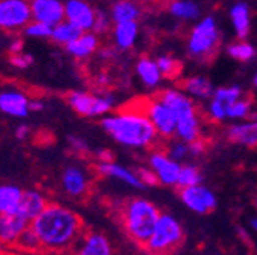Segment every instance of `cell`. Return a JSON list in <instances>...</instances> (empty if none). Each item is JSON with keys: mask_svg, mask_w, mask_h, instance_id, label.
<instances>
[{"mask_svg": "<svg viewBox=\"0 0 257 255\" xmlns=\"http://www.w3.org/2000/svg\"><path fill=\"white\" fill-rule=\"evenodd\" d=\"M29 226L40 241L42 252L52 255L69 253L84 232L81 217L57 202H49Z\"/></svg>", "mask_w": 257, "mask_h": 255, "instance_id": "obj_1", "label": "cell"}, {"mask_svg": "<svg viewBox=\"0 0 257 255\" xmlns=\"http://www.w3.org/2000/svg\"><path fill=\"white\" fill-rule=\"evenodd\" d=\"M101 129L118 145L131 150L150 148L159 138L149 116L135 106L113 110L103 116Z\"/></svg>", "mask_w": 257, "mask_h": 255, "instance_id": "obj_2", "label": "cell"}, {"mask_svg": "<svg viewBox=\"0 0 257 255\" xmlns=\"http://www.w3.org/2000/svg\"><path fill=\"white\" fill-rule=\"evenodd\" d=\"M156 97L166 103L176 118V138L190 144L201 139L202 122L199 116V110L182 89L167 87L159 90Z\"/></svg>", "mask_w": 257, "mask_h": 255, "instance_id": "obj_3", "label": "cell"}, {"mask_svg": "<svg viewBox=\"0 0 257 255\" xmlns=\"http://www.w3.org/2000/svg\"><path fill=\"white\" fill-rule=\"evenodd\" d=\"M159 208L146 197H132L119 208V221L125 235L137 244H144L159 218Z\"/></svg>", "mask_w": 257, "mask_h": 255, "instance_id": "obj_4", "label": "cell"}, {"mask_svg": "<svg viewBox=\"0 0 257 255\" xmlns=\"http://www.w3.org/2000/svg\"><path fill=\"white\" fill-rule=\"evenodd\" d=\"M222 43V33L217 20L213 16H205L195 22L187 36V55L201 63L210 61L219 51Z\"/></svg>", "mask_w": 257, "mask_h": 255, "instance_id": "obj_5", "label": "cell"}, {"mask_svg": "<svg viewBox=\"0 0 257 255\" xmlns=\"http://www.w3.org/2000/svg\"><path fill=\"white\" fill-rule=\"evenodd\" d=\"M185 234L181 221L169 212H161L152 235L143 244L149 255H172L184 241Z\"/></svg>", "mask_w": 257, "mask_h": 255, "instance_id": "obj_6", "label": "cell"}, {"mask_svg": "<svg viewBox=\"0 0 257 255\" xmlns=\"http://www.w3.org/2000/svg\"><path fill=\"white\" fill-rule=\"evenodd\" d=\"M66 101L77 115L84 118H103L113 112L116 106L115 95L106 90L100 93L72 90L71 93H68Z\"/></svg>", "mask_w": 257, "mask_h": 255, "instance_id": "obj_7", "label": "cell"}, {"mask_svg": "<svg viewBox=\"0 0 257 255\" xmlns=\"http://www.w3.org/2000/svg\"><path fill=\"white\" fill-rule=\"evenodd\" d=\"M32 20L29 0H0V31L17 33Z\"/></svg>", "mask_w": 257, "mask_h": 255, "instance_id": "obj_8", "label": "cell"}, {"mask_svg": "<svg viewBox=\"0 0 257 255\" xmlns=\"http://www.w3.org/2000/svg\"><path fill=\"white\" fill-rule=\"evenodd\" d=\"M243 97V90L240 86H222L216 87L211 98L207 101V116L213 122H223L228 119V109L236 103L239 98Z\"/></svg>", "mask_w": 257, "mask_h": 255, "instance_id": "obj_9", "label": "cell"}, {"mask_svg": "<svg viewBox=\"0 0 257 255\" xmlns=\"http://www.w3.org/2000/svg\"><path fill=\"white\" fill-rule=\"evenodd\" d=\"M143 110L152 121L155 130L158 132V136L164 139L176 136V118L166 103L155 97L144 103Z\"/></svg>", "mask_w": 257, "mask_h": 255, "instance_id": "obj_10", "label": "cell"}, {"mask_svg": "<svg viewBox=\"0 0 257 255\" xmlns=\"http://www.w3.org/2000/svg\"><path fill=\"white\" fill-rule=\"evenodd\" d=\"M179 197H181V202L185 205V208H188L191 212H196L201 215L213 212L217 206L216 194L213 193V189H210L204 183L181 188Z\"/></svg>", "mask_w": 257, "mask_h": 255, "instance_id": "obj_11", "label": "cell"}, {"mask_svg": "<svg viewBox=\"0 0 257 255\" xmlns=\"http://www.w3.org/2000/svg\"><path fill=\"white\" fill-rule=\"evenodd\" d=\"M61 191L71 199H83L89 194L90 189V174L89 171L78 165L72 164L63 170L60 177Z\"/></svg>", "mask_w": 257, "mask_h": 255, "instance_id": "obj_12", "label": "cell"}, {"mask_svg": "<svg viewBox=\"0 0 257 255\" xmlns=\"http://www.w3.org/2000/svg\"><path fill=\"white\" fill-rule=\"evenodd\" d=\"M147 167L153 170L161 185L176 186L181 171V164L175 161V159H172L167 154V151H159V150L152 151L147 159Z\"/></svg>", "mask_w": 257, "mask_h": 255, "instance_id": "obj_13", "label": "cell"}, {"mask_svg": "<svg viewBox=\"0 0 257 255\" xmlns=\"http://www.w3.org/2000/svg\"><path fill=\"white\" fill-rule=\"evenodd\" d=\"M72 255H115L110 238L98 231H84L71 250Z\"/></svg>", "mask_w": 257, "mask_h": 255, "instance_id": "obj_14", "label": "cell"}, {"mask_svg": "<svg viewBox=\"0 0 257 255\" xmlns=\"http://www.w3.org/2000/svg\"><path fill=\"white\" fill-rule=\"evenodd\" d=\"M96 8L89 0H64V20L75 25L80 31H92Z\"/></svg>", "mask_w": 257, "mask_h": 255, "instance_id": "obj_15", "label": "cell"}, {"mask_svg": "<svg viewBox=\"0 0 257 255\" xmlns=\"http://www.w3.org/2000/svg\"><path fill=\"white\" fill-rule=\"evenodd\" d=\"M31 98L16 87L0 92V112L11 118H26L31 112Z\"/></svg>", "mask_w": 257, "mask_h": 255, "instance_id": "obj_16", "label": "cell"}, {"mask_svg": "<svg viewBox=\"0 0 257 255\" xmlns=\"http://www.w3.org/2000/svg\"><path fill=\"white\" fill-rule=\"evenodd\" d=\"M227 139L245 148H257V118L251 116L243 121H234L227 127Z\"/></svg>", "mask_w": 257, "mask_h": 255, "instance_id": "obj_17", "label": "cell"}, {"mask_svg": "<svg viewBox=\"0 0 257 255\" xmlns=\"http://www.w3.org/2000/svg\"><path fill=\"white\" fill-rule=\"evenodd\" d=\"M31 223L19 212L0 214V244L5 249L16 247L20 235L29 228Z\"/></svg>", "mask_w": 257, "mask_h": 255, "instance_id": "obj_18", "label": "cell"}, {"mask_svg": "<svg viewBox=\"0 0 257 255\" xmlns=\"http://www.w3.org/2000/svg\"><path fill=\"white\" fill-rule=\"evenodd\" d=\"M32 20L55 26L64 20V0H29Z\"/></svg>", "mask_w": 257, "mask_h": 255, "instance_id": "obj_19", "label": "cell"}, {"mask_svg": "<svg viewBox=\"0 0 257 255\" xmlns=\"http://www.w3.org/2000/svg\"><path fill=\"white\" fill-rule=\"evenodd\" d=\"M96 173L103 177H107V179H115L118 182H122L124 185L131 186V188H135V189H144V185L141 183L138 174L135 170H131L127 168L121 164H116L113 161H109V162H98L96 165Z\"/></svg>", "mask_w": 257, "mask_h": 255, "instance_id": "obj_20", "label": "cell"}, {"mask_svg": "<svg viewBox=\"0 0 257 255\" xmlns=\"http://www.w3.org/2000/svg\"><path fill=\"white\" fill-rule=\"evenodd\" d=\"M66 52L75 60H87L100 49V36L93 31H83V33L69 45L64 46Z\"/></svg>", "mask_w": 257, "mask_h": 255, "instance_id": "obj_21", "label": "cell"}, {"mask_svg": "<svg viewBox=\"0 0 257 255\" xmlns=\"http://www.w3.org/2000/svg\"><path fill=\"white\" fill-rule=\"evenodd\" d=\"M49 203L46 194L39 188H29L23 191V196L19 206V214L25 217L29 223L34 220Z\"/></svg>", "mask_w": 257, "mask_h": 255, "instance_id": "obj_22", "label": "cell"}, {"mask_svg": "<svg viewBox=\"0 0 257 255\" xmlns=\"http://www.w3.org/2000/svg\"><path fill=\"white\" fill-rule=\"evenodd\" d=\"M135 74H137V78L141 81V84L149 90L158 89L164 80L163 74H161L158 68L156 60L149 55H143L137 60Z\"/></svg>", "mask_w": 257, "mask_h": 255, "instance_id": "obj_23", "label": "cell"}, {"mask_svg": "<svg viewBox=\"0 0 257 255\" xmlns=\"http://www.w3.org/2000/svg\"><path fill=\"white\" fill-rule=\"evenodd\" d=\"M112 42L119 52L131 51L140 37V23L138 22H124L113 23L112 28Z\"/></svg>", "mask_w": 257, "mask_h": 255, "instance_id": "obj_24", "label": "cell"}, {"mask_svg": "<svg viewBox=\"0 0 257 255\" xmlns=\"http://www.w3.org/2000/svg\"><path fill=\"white\" fill-rule=\"evenodd\" d=\"M234 34L239 40H246L251 33V8L243 0L233 4L228 11Z\"/></svg>", "mask_w": 257, "mask_h": 255, "instance_id": "obj_25", "label": "cell"}, {"mask_svg": "<svg viewBox=\"0 0 257 255\" xmlns=\"http://www.w3.org/2000/svg\"><path fill=\"white\" fill-rule=\"evenodd\" d=\"M214 89L213 81L205 75H190L182 80V90L195 101H208Z\"/></svg>", "mask_w": 257, "mask_h": 255, "instance_id": "obj_26", "label": "cell"}, {"mask_svg": "<svg viewBox=\"0 0 257 255\" xmlns=\"http://www.w3.org/2000/svg\"><path fill=\"white\" fill-rule=\"evenodd\" d=\"M109 14L113 23L138 22L143 14V8L138 0H113L109 7Z\"/></svg>", "mask_w": 257, "mask_h": 255, "instance_id": "obj_27", "label": "cell"}, {"mask_svg": "<svg viewBox=\"0 0 257 255\" xmlns=\"http://www.w3.org/2000/svg\"><path fill=\"white\" fill-rule=\"evenodd\" d=\"M167 10L179 22H198L201 19V7L195 0H170Z\"/></svg>", "mask_w": 257, "mask_h": 255, "instance_id": "obj_28", "label": "cell"}, {"mask_svg": "<svg viewBox=\"0 0 257 255\" xmlns=\"http://www.w3.org/2000/svg\"><path fill=\"white\" fill-rule=\"evenodd\" d=\"M23 189L13 183H0V214H14L19 211Z\"/></svg>", "mask_w": 257, "mask_h": 255, "instance_id": "obj_29", "label": "cell"}, {"mask_svg": "<svg viewBox=\"0 0 257 255\" xmlns=\"http://www.w3.org/2000/svg\"><path fill=\"white\" fill-rule=\"evenodd\" d=\"M83 31H80L75 25H72L68 20H63L58 25L52 26V34H51V40L57 45L66 46L71 42H74Z\"/></svg>", "mask_w": 257, "mask_h": 255, "instance_id": "obj_30", "label": "cell"}, {"mask_svg": "<svg viewBox=\"0 0 257 255\" xmlns=\"http://www.w3.org/2000/svg\"><path fill=\"white\" fill-rule=\"evenodd\" d=\"M225 52H227V55L230 58H233L239 63H249L257 57L255 48L246 40H237V42L230 43L227 48H225Z\"/></svg>", "mask_w": 257, "mask_h": 255, "instance_id": "obj_31", "label": "cell"}, {"mask_svg": "<svg viewBox=\"0 0 257 255\" xmlns=\"http://www.w3.org/2000/svg\"><path fill=\"white\" fill-rule=\"evenodd\" d=\"M202 182H204V174L198 165H193V164L181 165V171H179V177H178V183H176L178 189L193 186V185H199Z\"/></svg>", "mask_w": 257, "mask_h": 255, "instance_id": "obj_32", "label": "cell"}, {"mask_svg": "<svg viewBox=\"0 0 257 255\" xmlns=\"http://www.w3.org/2000/svg\"><path fill=\"white\" fill-rule=\"evenodd\" d=\"M155 60H156L158 68H159V71H161V74H163L164 78L173 80V78L179 77V74L182 71V65L179 63V60H176L173 55L163 54V55H159Z\"/></svg>", "mask_w": 257, "mask_h": 255, "instance_id": "obj_33", "label": "cell"}, {"mask_svg": "<svg viewBox=\"0 0 257 255\" xmlns=\"http://www.w3.org/2000/svg\"><path fill=\"white\" fill-rule=\"evenodd\" d=\"M16 249L19 252H23V253H37V252H42V247H40V241L36 235V232L31 229V226L20 235V238L17 240V244H16Z\"/></svg>", "mask_w": 257, "mask_h": 255, "instance_id": "obj_34", "label": "cell"}, {"mask_svg": "<svg viewBox=\"0 0 257 255\" xmlns=\"http://www.w3.org/2000/svg\"><path fill=\"white\" fill-rule=\"evenodd\" d=\"M23 34L28 39H34V40H46L51 39L52 34V26L43 23V22H37V20H31L25 29H23Z\"/></svg>", "mask_w": 257, "mask_h": 255, "instance_id": "obj_35", "label": "cell"}, {"mask_svg": "<svg viewBox=\"0 0 257 255\" xmlns=\"http://www.w3.org/2000/svg\"><path fill=\"white\" fill-rule=\"evenodd\" d=\"M252 116V101L242 97L228 109V119L231 121H243Z\"/></svg>", "mask_w": 257, "mask_h": 255, "instance_id": "obj_36", "label": "cell"}, {"mask_svg": "<svg viewBox=\"0 0 257 255\" xmlns=\"http://www.w3.org/2000/svg\"><path fill=\"white\" fill-rule=\"evenodd\" d=\"M113 28V22L112 17L109 14V10L104 8H96V16H95V23H93V33H96L98 36H104L109 34Z\"/></svg>", "mask_w": 257, "mask_h": 255, "instance_id": "obj_37", "label": "cell"}, {"mask_svg": "<svg viewBox=\"0 0 257 255\" xmlns=\"http://www.w3.org/2000/svg\"><path fill=\"white\" fill-rule=\"evenodd\" d=\"M167 154L175 159V161H178L179 164L187 161V159L190 157V148H188V144L181 141V139H176L173 142L169 144L167 147Z\"/></svg>", "mask_w": 257, "mask_h": 255, "instance_id": "obj_38", "label": "cell"}, {"mask_svg": "<svg viewBox=\"0 0 257 255\" xmlns=\"http://www.w3.org/2000/svg\"><path fill=\"white\" fill-rule=\"evenodd\" d=\"M10 63L17 69H28V68H31L32 65H34V57L23 51V52L11 54Z\"/></svg>", "mask_w": 257, "mask_h": 255, "instance_id": "obj_39", "label": "cell"}, {"mask_svg": "<svg viewBox=\"0 0 257 255\" xmlns=\"http://www.w3.org/2000/svg\"><path fill=\"white\" fill-rule=\"evenodd\" d=\"M135 171H137L141 183L144 185V188H153V186L159 185V180H158L156 174L153 173V170L150 167H140Z\"/></svg>", "mask_w": 257, "mask_h": 255, "instance_id": "obj_40", "label": "cell"}, {"mask_svg": "<svg viewBox=\"0 0 257 255\" xmlns=\"http://www.w3.org/2000/svg\"><path fill=\"white\" fill-rule=\"evenodd\" d=\"M68 142H69V147H71L75 153H78V154H86V153H89V150H90L87 141L83 139V138H80V136H69V138H68Z\"/></svg>", "mask_w": 257, "mask_h": 255, "instance_id": "obj_41", "label": "cell"}, {"mask_svg": "<svg viewBox=\"0 0 257 255\" xmlns=\"http://www.w3.org/2000/svg\"><path fill=\"white\" fill-rule=\"evenodd\" d=\"M188 148H190V156L191 157H201L207 151V145H205V142L202 139H198L195 142H190Z\"/></svg>", "mask_w": 257, "mask_h": 255, "instance_id": "obj_42", "label": "cell"}, {"mask_svg": "<svg viewBox=\"0 0 257 255\" xmlns=\"http://www.w3.org/2000/svg\"><path fill=\"white\" fill-rule=\"evenodd\" d=\"M23 48H25V43H23L22 39H13L11 43H10V52L11 54L23 52Z\"/></svg>", "mask_w": 257, "mask_h": 255, "instance_id": "obj_43", "label": "cell"}, {"mask_svg": "<svg viewBox=\"0 0 257 255\" xmlns=\"http://www.w3.org/2000/svg\"><path fill=\"white\" fill-rule=\"evenodd\" d=\"M96 157H98V161H100V162L113 161V154H112V151H110V150H106V148H103V150H100L98 153H96Z\"/></svg>", "mask_w": 257, "mask_h": 255, "instance_id": "obj_44", "label": "cell"}, {"mask_svg": "<svg viewBox=\"0 0 257 255\" xmlns=\"http://www.w3.org/2000/svg\"><path fill=\"white\" fill-rule=\"evenodd\" d=\"M28 135H29V127L28 125L22 124L16 129V138L17 139H25V138H28Z\"/></svg>", "mask_w": 257, "mask_h": 255, "instance_id": "obj_45", "label": "cell"}, {"mask_svg": "<svg viewBox=\"0 0 257 255\" xmlns=\"http://www.w3.org/2000/svg\"><path fill=\"white\" fill-rule=\"evenodd\" d=\"M96 84H98L101 89H106L109 84H110V78L107 74H98V77H96Z\"/></svg>", "mask_w": 257, "mask_h": 255, "instance_id": "obj_46", "label": "cell"}, {"mask_svg": "<svg viewBox=\"0 0 257 255\" xmlns=\"http://www.w3.org/2000/svg\"><path fill=\"white\" fill-rule=\"evenodd\" d=\"M31 112H42L45 109V103L42 100H31Z\"/></svg>", "mask_w": 257, "mask_h": 255, "instance_id": "obj_47", "label": "cell"}, {"mask_svg": "<svg viewBox=\"0 0 257 255\" xmlns=\"http://www.w3.org/2000/svg\"><path fill=\"white\" fill-rule=\"evenodd\" d=\"M237 232H239V235H240V238H242L243 241H245V240L249 241V235H248V232H246L243 228H237Z\"/></svg>", "mask_w": 257, "mask_h": 255, "instance_id": "obj_48", "label": "cell"}, {"mask_svg": "<svg viewBox=\"0 0 257 255\" xmlns=\"http://www.w3.org/2000/svg\"><path fill=\"white\" fill-rule=\"evenodd\" d=\"M249 226H251V229L257 234V215L251 217V220H249Z\"/></svg>", "mask_w": 257, "mask_h": 255, "instance_id": "obj_49", "label": "cell"}, {"mask_svg": "<svg viewBox=\"0 0 257 255\" xmlns=\"http://www.w3.org/2000/svg\"><path fill=\"white\" fill-rule=\"evenodd\" d=\"M7 255H29V253H23V252H7Z\"/></svg>", "mask_w": 257, "mask_h": 255, "instance_id": "obj_50", "label": "cell"}, {"mask_svg": "<svg viewBox=\"0 0 257 255\" xmlns=\"http://www.w3.org/2000/svg\"><path fill=\"white\" fill-rule=\"evenodd\" d=\"M7 252H8V250H7L2 244H0V255H7Z\"/></svg>", "mask_w": 257, "mask_h": 255, "instance_id": "obj_51", "label": "cell"}, {"mask_svg": "<svg viewBox=\"0 0 257 255\" xmlns=\"http://www.w3.org/2000/svg\"><path fill=\"white\" fill-rule=\"evenodd\" d=\"M252 83H254V86L257 87V69H255V74H254V78H252Z\"/></svg>", "mask_w": 257, "mask_h": 255, "instance_id": "obj_52", "label": "cell"}, {"mask_svg": "<svg viewBox=\"0 0 257 255\" xmlns=\"http://www.w3.org/2000/svg\"><path fill=\"white\" fill-rule=\"evenodd\" d=\"M252 202H254V206H255V209H257V194L254 196V200H252Z\"/></svg>", "mask_w": 257, "mask_h": 255, "instance_id": "obj_53", "label": "cell"}, {"mask_svg": "<svg viewBox=\"0 0 257 255\" xmlns=\"http://www.w3.org/2000/svg\"><path fill=\"white\" fill-rule=\"evenodd\" d=\"M60 255H72V253H60Z\"/></svg>", "mask_w": 257, "mask_h": 255, "instance_id": "obj_54", "label": "cell"}]
</instances>
